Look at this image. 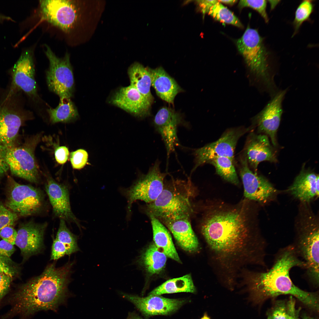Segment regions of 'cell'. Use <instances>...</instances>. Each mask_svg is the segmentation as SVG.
Masks as SVG:
<instances>
[{"instance_id":"cell-1","label":"cell","mask_w":319,"mask_h":319,"mask_svg":"<svg viewBox=\"0 0 319 319\" xmlns=\"http://www.w3.org/2000/svg\"><path fill=\"white\" fill-rule=\"evenodd\" d=\"M209 206L201 232L222 268L230 272L240 263H259L266 255V243L253 232L245 204Z\"/></svg>"},{"instance_id":"cell-2","label":"cell","mask_w":319,"mask_h":319,"mask_svg":"<svg viewBox=\"0 0 319 319\" xmlns=\"http://www.w3.org/2000/svg\"><path fill=\"white\" fill-rule=\"evenodd\" d=\"M74 262L57 268L48 265L39 276L20 286L9 300L10 310L0 319H26L42 310L56 311L68 295Z\"/></svg>"},{"instance_id":"cell-3","label":"cell","mask_w":319,"mask_h":319,"mask_svg":"<svg viewBox=\"0 0 319 319\" xmlns=\"http://www.w3.org/2000/svg\"><path fill=\"white\" fill-rule=\"evenodd\" d=\"M294 267L305 269L306 266L291 245L279 251L272 266L266 271H245L244 281L253 300L260 303L280 295L290 294L310 308L318 311V293L302 290L292 281L290 271Z\"/></svg>"},{"instance_id":"cell-4","label":"cell","mask_w":319,"mask_h":319,"mask_svg":"<svg viewBox=\"0 0 319 319\" xmlns=\"http://www.w3.org/2000/svg\"><path fill=\"white\" fill-rule=\"evenodd\" d=\"M189 179H172L165 184L161 193L145 211L149 217L159 220L178 216H190L193 211L191 199L194 188Z\"/></svg>"},{"instance_id":"cell-5","label":"cell","mask_w":319,"mask_h":319,"mask_svg":"<svg viewBox=\"0 0 319 319\" xmlns=\"http://www.w3.org/2000/svg\"><path fill=\"white\" fill-rule=\"evenodd\" d=\"M236 43L250 71L273 93L276 87L270 71L268 52L257 30L248 26Z\"/></svg>"},{"instance_id":"cell-6","label":"cell","mask_w":319,"mask_h":319,"mask_svg":"<svg viewBox=\"0 0 319 319\" xmlns=\"http://www.w3.org/2000/svg\"><path fill=\"white\" fill-rule=\"evenodd\" d=\"M160 163L157 160L146 174L141 176L129 187L121 189V194L127 199L128 219L134 201L140 200L148 204L155 200L161 193L166 174L161 172Z\"/></svg>"},{"instance_id":"cell-7","label":"cell","mask_w":319,"mask_h":319,"mask_svg":"<svg viewBox=\"0 0 319 319\" xmlns=\"http://www.w3.org/2000/svg\"><path fill=\"white\" fill-rule=\"evenodd\" d=\"M6 205L10 210L22 217L38 214L44 204V197L40 189L21 184L9 176Z\"/></svg>"},{"instance_id":"cell-8","label":"cell","mask_w":319,"mask_h":319,"mask_svg":"<svg viewBox=\"0 0 319 319\" xmlns=\"http://www.w3.org/2000/svg\"><path fill=\"white\" fill-rule=\"evenodd\" d=\"M36 140L31 138L20 146L3 147L5 160L11 173L34 183H38L39 179L34 153Z\"/></svg>"},{"instance_id":"cell-9","label":"cell","mask_w":319,"mask_h":319,"mask_svg":"<svg viewBox=\"0 0 319 319\" xmlns=\"http://www.w3.org/2000/svg\"><path fill=\"white\" fill-rule=\"evenodd\" d=\"M45 53L49 62L46 73L48 88L60 99L71 98L74 90V79L69 54L59 58L48 46Z\"/></svg>"},{"instance_id":"cell-10","label":"cell","mask_w":319,"mask_h":319,"mask_svg":"<svg viewBox=\"0 0 319 319\" xmlns=\"http://www.w3.org/2000/svg\"><path fill=\"white\" fill-rule=\"evenodd\" d=\"M299 258L305 263L306 274L313 284L318 287L319 228L316 225L306 227L300 230L295 242L292 245Z\"/></svg>"},{"instance_id":"cell-11","label":"cell","mask_w":319,"mask_h":319,"mask_svg":"<svg viewBox=\"0 0 319 319\" xmlns=\"http://www.w3.org/2000/svg\"><path fill=\"white\" fill-rule=\"evenodd\" d=\"M249 130L248 128L241 127L229 129L216 141L195 149L193 153L194 165L192 172L215 157H226L234 161V152L237 142Z\"/></svg>"},{"instance_id":"cell-12","label":"cell","mask_w":319,"mask_h":319,"mask_svg":"<svg viewBox=\"0 0 319 319\" xmlns=\"http://www.w3.org/2000/svg\"><path fill=\"white\" fill-rule=\"evenodd\" d=\"M43 18L65 32H69L75 24L78 18L77 7L71 0L40 1Z\"/></svg>"},{"instance_id":"cell-13","label":"cell","mask_w":319,"mask_h":319,"mask_svg":"<svg viewBox=\"0 0 319 319\" xmlns=\"http://www.w3.org/2000/svg\"><path fill=\"white\" fill-rule=\"evenodd\" d=\"M285 89L277 92L264 108L253 119V124L259 132L264 133L276 146V133L283 113L282 102L287 92Z\"/></svg>"},{"instance_id":"cell-14","label":"cell","mask_w":319,"mask_h":319,"mask_svg":"<svg viewBox=\"0 0 319 319\" xmlns=\"http://www.w3.org/2000/svg\"><path fill=\"white\" fill-rule=\"evenodd\" d=\"M240 174L247 199L264 203L275 193V189L267 179L250 169L245 157L241 160Z\"/></svg>"},{"instance_id":"cell-15","label":"cell","mask_w":319,"mask_h":319,"mask_svg":"<svg viewBox=\"0 0 319 319\" xmlns=\"http://www.w3.org/2000/svg\"><path fill=\"white\" fill-rule=\"evenodd\" d=\"M46 223L30 221L22 224L17 231L15 245L20 249L24 260L40 253L44 247Z\"/></svg>"},{"instance_id":"cell-16","label":"cell","mask_w":319,"mask_h":319,"mask_svg":"<svg viewBox=\"0 0 319 319\" xmlns=\"http://www.w3.org/2000/svg\"><path fill=\"white\" fill-rule=\"evenodd\" d=\"M26 113L5 103L0 105V146H16L19 129L27 118Z\"/></svg>"},{"instance_id":"cell-17","label":"cell","mask_w":319,"mask_h":319,"mask_svg":"<svg viewBox=\"0 0 319 319\" xmlns=\"http://www.w3.org/2000/svg\"><path fill=\"white\" fill-rule=\"evenodd\" d=\"M121 294L147 316L168 315L177 310L185 302V300L168 298L160 296L141 297L123 292Z\"/></svg>"},{"instance_id":"cell-18","label":"cell","mask_w":319,"mask_h":319,"mask_svg":"<svg viewBox=\"0 0 319 319\" xmlns=\"http://www.w3.org/2000/svg\"><path fill=\"white\" fill-rule=\"evenodd\" d=\"M180 121L179 115L171 108L166 107L161 108L154 117V126L163 141L167 159L175 151V147L179 144L177 128Z\"/></svg>"},{"instance_id":"cell-19","label":"cell","mask_w":319,"mask_h":319,"mask_svg":"<svg viewBox=\"0 0 319 319\" xmlns=\"http://www.w3.org/2000/svg\"><path fill=\"white\" fill-rule=\"evenodd\" d=\"M32 56L30 52L22 53L12 70V90H21L32 99L38 97Z\"/></svg>"},{"instance_id":"cell-20","label":"cell","mask_w":319,"mask_h":319,"mask_svg":"<svg viewBox=\"0 0 319 319\" xmlns=\"http://www.w3.org/2000/svg\"><path fill=\"white\" fill-rule=\"evenodd\" d=\"M113 105L135 116L143 117L149 114L151 104L134 87H122L110 100Z\"/></svg>"},{"instance_id":"cell-21","label":"cell","mask_w":319,"mask_h":319,"mask_svg":"<svg viewBox=\"0 0 319 319\" xmlns=\"http://www.w3.org/2000/svg\"><path fill=\"white\" fill-rule=\"evenodd\" d=\"M159 220L170 231L183 250L189 252L198 250L199 242L192 228L190 216H180Z\"/></svg>"},{"instance_id":"cell-22","label":"cell","mask_w":319,"mask_h":319,"mask_svg":"<svg viewBox=\"0 0 319 319\" xmlns=\"http://www.w3.org/2000/svg\"><path fill=\"white\" fill-rule=\"evenodd\" d=\"M45 188L55 215L60 219L74 222L80 227L78 219L71 209L67 187L50 178Z\"/></svg>"},{"instance_id":"cell-23","label":"cell","mask_w":319,"mask_h":319,"mask_svg":"<svg viewBox=\"0 0 319 319\" xmlns=\"http://www.w3.org/2000/svg\"><path fill=\"white\" fill-rule=\"evenodd\" d=\"M245 155L248 164L257 173L259 164L263 161L276 162V151L267 135L251 133L247 141Z\"/></svg>"},{"instance_id":"cell-24","label":"cell","mask_w":319,"mask_h":319,"mask_svg":"<svg viewBox=\"0 0 319 319\" xmlns=\"http://www.w3.org/2000/svg\"><path fill=\"white\" fill-rule=\"evenodd\" d=\"M319 175L305 168L304 165L289 189L291 193L303 202H308L318 197Z\"/></svg>"},{"instance_id":"cell-25","label":"cell","mask_w":319,"mask_h":319,"mask_svg":"<svg viewBox=\"0 0 319 319\" xmlns=\"http://www.w3.org/2000/svg\"><path fill=\"white\" fill-rule=\"evenodd\" d=\"M148 69L151 77L152 85L157 95L162 100L173 104L175 97L182 91V89L162 67Z\"/></svg>"},{"instance_id":"cell-26","label":"cell","mask_w":319,"mask_h":319,"mask_svg":"<svg viewBox=\"0 0 319 319\" xmlns=\"http://www.w3.org/2000/svg\"><path fill=\"white\" fill-rule=\"evenodd\" d=\"M152 229L154 244L167 257L180 262L179 257L173 242L171 236L165 226L155 217H149Z\"/></svg>"},{"instance_id":"cell-27","label":"cell","mask_w":319,"mask_h":319,"mask_svg":"<svg viewBox=\"0 0 319 319\" xmlns=\"http://www.w3.org/2000/svg\"><path fill=\"white\" fill-rule=\"evenodd\" d=\"M128 73L131 85L135 87L151 104L154 98L150 91L152 79L148 68L138 63L131 65Z\"/></svg>"},{"instance_id":"cell-28","label":"cell","mask_w":319,"mask_h":319,"mask_svg":"<svg viewBox=\"0 0 319 319\" xmlns=\"http://www.w3.org/2000/svg\"><path fill=\"white\" fill-rule=\"evenodd\" d=\"M196 291L190 274L168 280L158 287L149 294V296H160L165 294L181 292L194 293Z\"/></svg>"},{"instance_id":"cell-29","label":"cell","mask_w":319,"mask_h":319,"mask_svg":"<svg viewBox=\"0 0 319 319\" xmlns=\"http://www.w3.org/2000/svg\"><path fill=\"white\" fill-rule=\"evenodd\" d=\"M167 256L154 244L151 245L141 255L139 262L150 274L160 273L165 265Z\"/></svg>"},{"instance_id":"cell-30","label":"cell","mask_w":319,"mask_h":319,"mask_svg":"<svg viewBox=\"0 0 319 319\" xmlns=\"http://www.w3.org/2000/svg\"><path fill=\"white\" fill-rule=\"evenodd\" d=\"M47 111L53 123L70 122L76 120L79 116L77 110L70 98H60L56 108L48 109Z\"/></svg>"},{"instance_id":"cell-31","label":"cell","mask_w":319,"mask_h":319,"mask_svg":"<svg viewBox=\"0 0 319 319\" xmlns=\"http://www.w3.org/2000/svg\"><path fill=\"white\" fill-rule=\"evenodd\" d=\"M234 162L230 158L225 157H214L207 163L213 165L217 173L226 181L236 185L239 181L235 170Z\"/></svg>"},{"instance_id":"cell-32","label":"cell","mask_w":319,"mask_h":319,"mask_svg":"<svg viewBox=\"0 0 319 319\" xmlns=\"http://www.w3.org/2000/svg\"><path fill=\"white\" fill-rule=\"evenodd\" d=\"M208 14L215 20L220 22L240 28L243 27L238 18L219 1L210 8Z\"/></svg>"},{"instance_id":"cell-33","label":"cell","mask_w":319,"mask_h":319,"mask_svg":"<svg viewBox=\"0 0 319 319\" xmlns=\"http://www.w3.org/2000/svg\"><path fill=\"white\" fill-rule=\"evenodd\" d=\"M56 238L64 245L67 250L68 255L70 256L79 250L77 243V237L68 228L64 219H60Z\"/></svg>"},{"instance_id":"cell-34","label":"cell","mask_w":319,"mask_h":319,"mask_svg":"<svg viewBox=\"0 0 319 319\" xmlns=\"http://www.w3.org/2000/svg\"><path fill=\"white\" fill-rule=\"evenodd\" d=\"M313 9L312 0H304L300 3L296 11L293 22L294 28V35L297 32L303 22L309 19Z\"/></svg>"},{"instance_id":"cell-35","label":"cell","mask_w":319,"mask_h":319,"mask_svg":"<svg viewBox=\"0 0 319 319\" xmlns=\"http://www.w3.org/2000/svg\"><path fill=\"white\" fill-rule=\"evenodd\" d=\"M267 319H288L289 313L287 302L277 301L267 312Z\"/></svg>"},{"instance_id":"cell-36","label":"cell","mask_w":319,"mask_h":319,"mask_svg":"<svg viewBox=\"0 0 319 319\" xmlns=\"http://www.w3.org/2000/svg\"><path fill=\"white\" fill-rule=\"evenodd\" d=\"M267 1L242 0L239 3V6L242 8L248 7L257 11L264 19L266 23H268L269 19L266 11Z\"/></svg>"},{"instance_id":"cell-37","label":"cell","mask_w":319,"mask_h":319,"mask_svg":"<svg viewBox=\"0 0 319 319\" xmlns=\"http://www.w3.org/2000/svg\"><path fill=\"white\" fill-rule=\"evenodd\" d=\"M17 215L0 201V230L7 226H12L17 220Z\"/></svg>"},{"instance_id":"cell-38","label":"cell","mask_w":319,"mask_h":319,"mask_svg":"<svg viewBox=\"0 0 319 319\" xmlns=\"http://www.w3.org/2000/svg\"><path fill=\"white\" fill-rule=\"evenodd\" d=\"M70 161L74 169H81L87 163L88 154L84 149H80L72 152L70 154Z\"/></svg>"},{"instance_id":"cell-39","label":"cell","mask_w":319,"mask_h":319,"mask_svg":"<svg viewBox=\"0 0 319 319\" xmlns=\"http://www.w3.org/2000/svg\"><path fill=\"white\" fill-rule=\"evenodd\" d=\"M67 254L64 245L56 238L54 239L52 246L51 260H57Z\"/></svg>"},{"instance_id":"cell-40","label":"cell","mask_w":319,"mask_h":319,"mask_svg":"<svg viewBox=\"0 0 319 319\" xmlns=\"http://www.w3.org/2000/svg\"><path fill=\"white\" fill-rule=\"evenodd\" d=\"M12 277L4 273H0V305L9 290Z\"/></svg>"},{"instance_id":"cell-41","label":"cell","mask_w":319,"mask_h":319,"mask_svg":"<svg viewBox=\"0 0 319 319\" xmlns=\"http://www.w3.org/2000/svg\"><path fill=\"white\" fill-rule=\"evenodd\" d=\"M15 251L14 245L2 240L0 241V259L12 262L10 257Z\"/></svg>"},{"instance_id":"cell-42","label":"cell","mask_w":319,"mask_h":319,"mask_svg":"<svg viewBox=\"0 0 319 319\" xmlns=\"http://www.w3.org/2000/svg\"><path fill=\"white\" fill-rule=\"evenodd\" d=\"M17 235V231L12 226H7L0 230V237L13 245H15Z\"/></svg>"},{"instance_id":"cell-43","label":"cell","mask_w":319,"mask_h":319,"mask_svg":"<svg viewBox=\"0 0 319 319\" xmlns=\"http://www.w3.org/2000/svg\"><path fill=\"white\" fill-rule=\"evenodd\" d=\"M69 152L68 148L64 146L57 147L55 152V155L57 162L60 164H64L69 157Z\"/></svg>"},{"instance_id":"cell-44","label":"cell","mask_w":319,"mask_h":319,"mask_svg":"<svg viewBox=\"0 0 319 319\" xmlns=\"http://www.w3.org/2000/svg\"><path fill=\"white\" fill-rule=\"evenodd\" d=\"M289 317L288 319H299L300 309H297L295 307V299L291 296L287 301Z\"/></svg>"},{"instance_id":"cell-45","label":"cell","mask_w":319,"mask_h":319,"mask_svg":"<svg viewBox=\"0 0 319 319\" xmlns=\"http://www.w3.org/2000/svg\"><path fill=\"white\" fill-rule=\"evenodd\" d=\"M203 14L208 13L210 8L218 1L216 0H197L196 1Z\"/></svg>"},{"instance_id":"cell-46","label":"cell","mask_w":319,"mask_h":319,"mask_svg":"<svg viewBox=\"0 0 319 319\" xmlns=\"http://www.w3.org/2000/svg\"><path fill=\"white\" fill-rule=\"evenodd\" d=\"M9 262L0 259V273L3 272L13 276L15 273L14 268Z\"/></svg>"},{"instance_id":"cell-47","label":"cell","mask_w":319,"mask_h":319,"mask_svg":"<svg viewBox=\"0 0 319 319\" xmlns=\"http://www.w3.org/2000/svg\"><path fill=\"white\" fill-rule=\"evenodd\" d=\"M9 170L5 158L3 147L0 146V180Z\"/></svg>"},{"instance_id":"cell-48","label":"cell","mask_w":319,"mask_h":319,"mask_svg":"<svg viewBox=\"0 0 319 319\" xmlns=\"http://www.w3.org/2000/svg\"><path fill=\"white\" fill-rule=\"evenodd\" d=\"M127 319H143L134 313H130Z\"/></svg>"},{"instance_id":"cell-49","label":"cell","mask_w":319,"mask_h":319,"mask_svg":"<svg viewBox=\"0 0 319 319\" xmlns=\"http://www.w3.org/2000/svg\"><path fill=\"white\" fill-rule=\"evenodd\" d=\"M220 3H222L232 5L237 2V1L235 0H218Z\"/></svg>"},{"instance_id":"cell-50","label":"cell","mask_w":319,"mask_h":319,"mask_svg":"<svg viewBox=\"0 0 319 319\" xmlns=\"http://www.w3.org/2000/svg\"><path fill=\"white\" fill-rule=\"evenodd\" d=\"M302 319H315L314 318L306 315H304L302 316Z\"/></svg>"},{"instance_id":"cell-51","label":"cell","mask_w":319,"mask_h":319,"mask_svg":"<svg viewBox=\"0 0 319 319\" xmlns=\"http://www.w3.org/2000/svg\"><path fill=\"white\" fill-rule=\"evenodd\" d=\"M201 319H210V318L207 315H206L205 314L204 315V316Z\"/></svg>"}]
</instances>
